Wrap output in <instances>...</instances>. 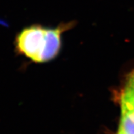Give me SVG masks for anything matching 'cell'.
<instances>
[{
    "mask_svg": "<svg viewBox=\"0 0 134 134\" xmlns=\"http://www.w3.org/2000/svg\"><path fill=\"white\" fill-rule=\"evenodd\" d=\"M47 29L40 26L28 27L18 35L16 49L33 61L41 63V57L46 44Z\"/></svg>",
    "mask_w": 134,
    "mask_h": 134,
    "instance_id": "obj_1",
    "label": "cell"
},
{
    "mask_svg": "<svg viewBox=\"0 0 134 134\" xmlns=\"http://www.w3.org/2000/svg\"><path fill=\"white\" fill-rule=\"evenodd\" d=\"M65 27L56 29H47L46 44L41 57V63L54 59L59 52L61 47V35Z\"/></svg>",
    "mask_w": 134,
    "mask_h": 134,
    "instance_id": "obj_2",
    "label": "cell"
},
{
    "mask_svg": "<svg viewBox=\"0 0 134 134\" xmlns=\"http://www.w3.org/2000/svg\"><path fill=\"white\" fill-rule=\"evenodd\" d=\"M121 116L119 132L122 134H134V108L121 99Z\"/></svg>",
    "mask_w": 134,
    "mask_h": 134,
    "instance_id": "obj_3",
    "label": "cell"
},
{
    "mask_svg": "<svg viewBox=\"0 0 134 134\" xmlns=\"http://www.w3.org/2000/svg\"><path fill=\"white\" fill-rule=\"evenodd\" d=\"M121 99L134 108V70L129 74L126 79Z\"/></svg>",
    "mask_w": 134,
    "mask_h": 134,
    "instance_id": "obj_4",
    "label": "cell"
},
{
    "mask_svg": "<svg viewBox=\"0 0 134 134\" xmlns=\"http://www.w3.org/2000/svg\"><path fill=\"white\" fill-rule=\"evenodd\" d=\"M118 134H122V133L119 132H119H118Z\"/></svg>",
    "mask_w": 134,
    "mask_h": 134,
    "instance_id": "obj_5",
    "label": "cell"
}]
</instances>
